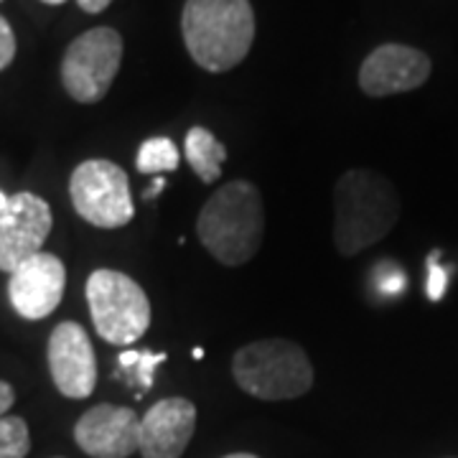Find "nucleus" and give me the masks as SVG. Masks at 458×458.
Here are the masks:
<instances>
[{
	"instance_id": "nucleus-9",
	"label": "nucleus",
	"mask_w": 458,
	"mask_h": 458,
	"mask_svg": "<svg viewBox=\"0 0 458 458\" xmlns=\"http://www.w3.org/2000/svg\"><path fill=\"white\" fill-rule=\"evenodd\" d=\"M47 360H49L51 379L64 397L84 400L95 393L98 357L87 331L80 324L64 321L51 331Z\"/></svg>"
},
{
	"instance_id": "nucleus-15",
	"label": "nucleus",
	"mask_w": 458,
	"mask_h": 458,
	"mask_svg": "<svg viewBox=\"0 0 458 458\" xmlns=\"http://www.w3.org/2000/svg\"><path fill=\"white\" fill-rule=\"evenodd\" d=\"M135 165L146 176H161L168 171H176L179 165V148L171 138H148L138 150Z\"/></svg>"
},
{
	"instance_id": "nucleus-1",
	"label": "nucleus",
	"mask_w": 458,
	"mask_h": 458,
	"mask_svg": "<svg viewBox=\"0 0 458 458\" xmlns=\"http://www.w3.org/2000/svg\"><path fill=\"white\" fill-rule=\"evenodd\" d=\"M400 219V199L372 168H352L334 186V242L352 258L385 240Z\"/></svg>"
},
{
	"instance_id": "nucleus-11",
	"label": "nucleus",
	"mask_w": 458,
	"mask_h": 458,
	"mask_svg": "<svg viewBox=\"0 0 458 458\" xmlns=\"http://www.w3.org/2000/svg\"><path fill=\"white\" fill-rule=\"evenodd\" d=\"M430 77V59L405 44L377 47L360 69V87L369 98H390L423 87Z\"/></svg>"
},
{
	"instance_id": "nucleus-13",
	"label": "nucleus",
	"mask_w": 458,
	"mask_h": 458,
	"mask_svg": "<svg viewBox=\"0 0 458 458\" xmlns=\"http://www.w3.org/2000/svg\"><path fill=\"white\" fill-rule=\"evenodd\" d=\"M197 430V408L186 397H165L140 418L143 458H181Z\"/></svg>"
},
{
	"instance_id": "nucleus-26",
	"label": "nucleus",
	"mask_w": 458,
	"mask_h": 458,
	"mask_svg": "<svg viewBox=\"0 0 458 458\" xmlns=\"http://www.w3.org/2000/svg\"><path fill=\"white\" fill-rule=\"evenodd\" d=\"M44 3H49V5H62L66 0H44Z\"/></svg>"
},
{
	"instance_id": "nucleus-2",
	"label": "nucleus",
	"mask_w": 458,
	"mask_h": 458,
	"mask_svg": "<svg viewBox=\"0 0 458 458\" xmlns=\"http://www.w3.org/2000/svg\"><path fill=\"white\" fill-rule=\"evenodd\" d=\"M197 232L216 262L237 267L252 260L265 237V207L258 186L250 181L219 186L199 212Z\"/></svg>"
},
{
	"instance_id": "nucleus-22",
	"label": "nucleus",
	"mask_w": 458,
	"mask_h": 458,
	"mask_svg": "<svg viewBox=\"0 0 458 458\" xmlns=\"http://www.w3.org/2000/svg\"><path fill=\"white\" fill-rule=\"evenodd\" d=\"M164 186H165L164 176H156V181H153V183H150V191H146V199L158 197V194H161V191H164Z\"/></svg>"
},
{
	"instance_id": "nucleus-23",
	"label": "nucleus",
	"mask_w": 458,
	"mask_h": 458,
	"mask_svg": "<svg viewBox=\"0 0 458 458\" xmlns=\"http://www.w3.org/2000/svg\"><path fill=\"white\" fill-rule=\"evenodd\" d=\"M8 199H11V197H5V194L0 191V212H3L5 207H8Z\"/></svg>"
},
{
	"instance_id": "nucleus-21",
	"label": "nucleus",
	"mask_w": 458,
	"mask_h": 458,
	"mask_svg": "<svg viewBox=\"0 0 458 458\" xmlns=\"http://www.w3.org/2000/svg\"><path fill=\"white\" fill-rule=\"evenodd\" d=\"M84 13H102L113 0H77Z\"/></svg>"
},
{
	"instance_id": "nucleus-19",
	"label": "nucleus",
	"mask_w": 458,
	"mask_h": 458,
	"mask_svg": "<svg viewBox=\"0 0 458 458\" xmlns=\"http://www.w3.org/2000/svg\"><path fill=\"white\" fill-rule=\"evenodd\" d=\"M16 56V36L5 18L0 16V72L13 62Z\"/></svg>"
},
{
	"instance_id": "nucleus-5",
	"label": "nucleus",
	"mask_w": 458,
	"mask_h": 458,
	"mask_svg": "<svg viewBox=\"0 0 458 458\" xmlns=\"http://www.w3.org/2000/svg\"><path fill=\"white\" fill-rule=\"evenodd\" d=\"M87 303L98 334L114 346L135 344L150 327L146 291L120 270H95L87 278Z\"/></svg>"
},
{
	"instance_id": "nucleus-12",
	"label": "nucleus",
	"mask_w": 458,
	"mask_h": 458,
	"mask_svg": "<svg viewBox=\"0 0 458 458\" xmlns=\"http://www.w3.org/2000/svg\"><path fill=\"white\" fill-rule=\"evenodd\" d=\"M74 441L92 458H131L140 451V418L120 405H95L74 426Z\"/></svg>"
},
{
	"instance_id": "nucleus-7",
	"label": "nucleus",
	"mask_w": 458,
	"mask_h": 458,
	"mask_svg": "<svg viewBox=\"0 0 458 458\" xmlns=\"http://www.w3.org/2000/svg\"><path fill=\"white\" fill-rule=\"evenodd\" d=\"M123 62V38L114 29L99 26L74 38L62 59V84L69 98L95 105L113 87Z\"/></svg>"
},
{
	"instance_id": "nucleus-16",
	"label": "nucleus",
	"mask_w": 458,
	"mask_h": 458,
	"mask_svg": "<svg viewBox=\"0 0 458 458\" xmlns=\"http://www.w3.org/2000/svg\"><path fill=\"white\" fill-rule=\"evenodd\" d=\"M31 451L29 426L18 415L0 418V458H26Z\"/></svg>"
},
{
	"instance_id": "nucleus-20",
	"label": "nucleus",
	"mask_w": 458,
	"mask_h": 458,
	"mask_svg": "<svg viewBox=\"0 0 458 458\" xmlns=\"http://www.w3.org/2000/svg\"><path fill=\"white\" fill-rule=\"evenodd\" d=\"M13 403H16V393H13V387H11L8 382H3V379H0V418H5V412L13 408Z\"/></svg>"
},
{
	"instance_id": "nucleus-4",
	"label": "nucleus",
	"mask_w": 458,
	"mask_h": 458,
	"mask_svg": "<svg viewBox=\"0 0 458 458\" xmlns=\"http://www.w3.org/2000/svg\"><path fill=\"white\" fill-rule=\"evenodd\" d=\"M232 375L240 390L267 403L295 400L313 385V367L306 349L288 339H262L237 349Z\"/></svg>"
},
{
	"instance_id": "nucleus-25",
	"label": "nucleus",
	"mask_w": 458,
	"mask_h": 458,
	"mask_svg": "<svg viewBox=\"0 0 458 458\" xmlns=\"http://www.w3.org/2000/svg\"><path fill=\"white\" fill-rule=\"evenodd\" d=\"M204 357V349H194V360H201Z\"/></svg>"
},
{
	"instance_id": "nucleus-24",
	"label": "nucleus",
	"mask_w": 458,
	"mask_h": 458,
	"mask_svg": "<svg viewBox=\"0 0 458 458\" xmlns=\"http://www.w3.org/2000/svg\"><path fill=\"white\" fill-rule=\"evenodd\" d=\"M222 458H258V456H252V454H229V456H222Z\"/></svg>"
},
{
	"instance_id": "nucleus-10",
	"label": "nucleus",
	"mask_w": 458,
	"mask_h": 458,
	"mask_svg": "<svg viewBox=\"0 0 458 458\" xmlns=\"http://www.w3.org/2000/svg\"><path fill=\"white\" fill-rule=\"evenodd\" d=\"M66 267L51 252H38L26 262H21L11 273L8 298L18 316L29 321H41L56 311L64 298Z\"/></svg>"
},
{
	"instance_id": "nucleus-17",
	"label": "nucleus",
	"mask_w": 458,
	"mask_h": 458,
	"mask_svg": "<svg viewBox=\"0 0 458 458\" xmlns=\"http://www.w3.org/2000/svg\"><path fill=\"white\" fill-rule=\"evenodd\" d=\"M164 352L158 354V352H146V349H140V352L128 349V352H123V354L117 357V364H120L123 369L132 372L135 382L140 385V390H150V385H153V372H156V367L164 364Z\"/></svg>"
},
{
	"instance_id": "nucleus-18",
	"label": "nucleus",
	"mask_w": 458,
	"mask_h": 458,
	"mask_svg": "<svg viewBox=\"0 0 458 458\" xmlns=\"http://www.w3.org/2000/svg\"><path fill=\"white\" fill-rule=\"evenodd\" d=\"M445 285H448V273L438 265V252H433L428 260V298L441 301L443 293H445Z\"/></svg>"
},
{
	"instance_id": "nucleus-8",
	"label": "nucleus",
	"mask_w": 458,
	"mask_h": 458,
	"mask_svg": "<svg viewBox=\"0 0 458 458\" xmlns=\"http://www.w3.org/2000/svg\"><path fill=\"white\" fill-rule=\"evenodd\" d=\"M49 204L31 191H21L8 199V207L0 212V270L13 273L21 262L41 252L49 237Z\"/></svg>"
},
{
	"instance_id": "nucleus-3",
	"label": "nucleus",
	"mask_w": 458,
	"mask_h": 458,
	"mask_svg": "<svg viewBox=\"0 0 458 458\" xmlns=\"http://www.w3.org/2000/svg\"><path fill=\"white\" fill-rule=\"evenodd\" d=\"M181 33L201 69L229 72L252 49L255 11L250 0H186Z\"/></svg>"
},
{
	"instance_id": "nucleus-6",
	"label": "nucleus",
	"mask_w": 458,
	"mask_h": 458,
	"mask_svg": "<svg viewBox=\"0 0 458 458\" xmlns=\"http://www.w3.org/2000/svg\"><path fill=\"white\" fill-rule=\"evenodd\" d=\"M69 197L74 212L92 227H125L135 216L128 174L105 158H92L74 168L69 179Z\"/></svg>"
},
{
	"instance_id": "nucleus-14",
	"label": "nucleus",
	"mask_w": 458,
	"mask_h": 458,
	"mask_svg": "<svg viewBox=\"0 0 458 458\" xmlns=\"http://www.w3.org/2000/svg\"><path fill=\"white\" fill-rule=\"evenodd\" d=\"M183 153H186V161L191 165V171L204 183H214V181L219 179L222 164L227 161V148L214 138L212 131H207L201 125L186 132Z\"/></svg>"
}]
</instances>
